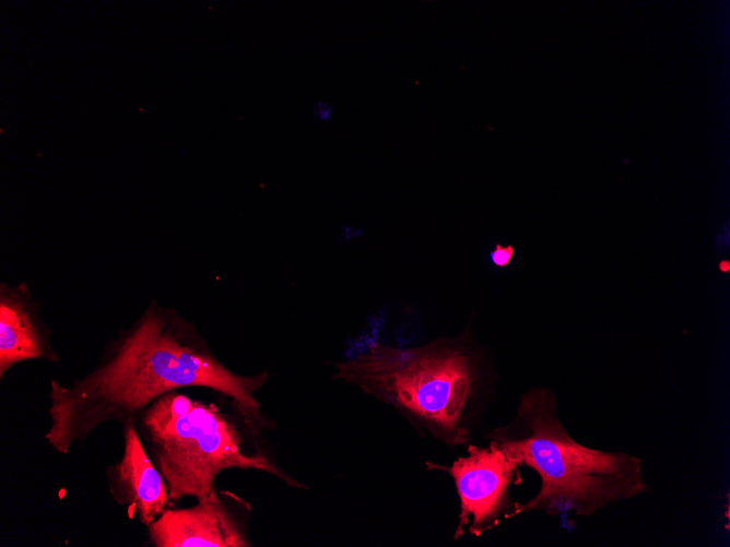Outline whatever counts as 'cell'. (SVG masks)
<instances>
[{"mask_svg": "<svg viewBox=\"0 0 730 547\" xmlns=\"http://www.w3.org/2000/svg\"><path fill=\"white\" fill-rule=\"evenodd\" d=\"M268 379V371L240 374L227 368L193 323L153 300L106 344L91 371L69 385L50 380L44 438L67 455L99 426L122 424L161 395L190 387L229 397L248 420L258 423L261 405L256 394Z\"/></svg>", "mask_w": 730, "mask_h": 547, "instance_id": "cell-1", "label": "cell"}, {"mask_svg": "<svg viewBox=\"0 0 730 547\" xmlns=\"http://www.w3.org/2000/svg\"><path fill=\"white\" fill-rule=\"evenodd\" d=\"M331 365L333 380L391 406L448 447L469 444L472 418L493 382L470 325L416 347L374 342Z\"/></svg>", "mask_w": 730, "mask_h": 547, "instance_id": "cell-2", "label": "cell"}, {"mask_svg": "<svg viewBox=\"0 0 730 547\" xmlns=\"http://www.w3.org/2000/svg\"><path fill=\"white\" fill-rule=\"evenodd\" d=\"M487 438L540 477V489L518 506L516 515L539 511L590 516L648 490L638 457L589 448L570 437L548 388L523 393L513 420L492 429Z\"/></svg>", "mask_w": 730, "mask_h": 547, "instance_id": "cell-3", "label": "cell"}, {"mask_svg": "<svg viewBox=\"0 0 730 547\" xmlns=\"http://www.w3.org/2000/svg\"><path fill=\"white\" fill-rule=\"evenodd\" d=\"M138 433L162 474L170 500L200 498L231 468L268 473L295 488L306 486L260 452H249L238 424L214 403L167 392L134 417Z\"/></svg>", "mask_w": 730, "mask_h": 547, "instance_id": "cell-4", "label": "cell"}, {"mask_svg": "<svg viewBox=\"0 0 730 547\" xmlns=\"http://www.w3.org/2000/svg\"><path fill=\"white\" fill-rule=\"evenodd\" d=\"M428 467L446 472L454 480L459 498L458 524L454 538L468 532L480 537L496 527L502 516H516V504L509 498L520 463L505 452L496 442L488 445H467V454L450 465L427 463Z\"/></svg>", "mask_w": 730, "mask_h": 547, "instance_id": "cell-5", "label": "cell"}, {"mask_svg": "<svg viewBox=\"0 0 730 547\" xmlns=\"http://www.w3.org/2000/svg\"><path fill=\"white\" fill-rule=\"evenodd\" d=\"M197 503L166 509L148 527L154 547H249L245 502L215 488Z\"/></svg>", "mask_w": 730, "mask_h": 547, "instance_id": "cell-6", "label": "cell"}, {"mask_svg": "<svg viewBox=\"0 0 730 547\" xmlns=\"http://www.w3.org/2000/svg\"><path fill=\"white\" fill-rule=\"evenodd\" d=\"M123 451L119 462L106 467L108 492L114 501L127 507L131 516L148 527L170 500L167 485L146 452L134 418L121 424Z\"/></svg>", "mask_w": 730, "mask_h": 547, "instance_id": "cell-7", "label": "cell"}, {"mask_svg": "<svg viewBox=\"0 0 730 547\" xmlns=\"http://www.w3.org/2000/svg\"><path fill=\"white\" fill-rule=\"evenodd\" d=\"M52 332L43 320L40 302L26 283L0 284V379L27 360L60 364L51 342Z\"/></svg>", "mask_w": 730, "mask_h": 547, "instance_id": "cell-8", "label": "cell"}, {"mask_svg": "<svg viewBox=\"0 0 730 547\" xmlns=\"http://www.w3.org/2000/svg\"><path fill=\"white\" fill-rule=\"evenodd\" d=\"M515 254V248L511 245L503 246L496 243L494 248L490 251L491 263L497 269H505L510 265Z\"/></svg>", "mask_w": 730, "mask_h": 547, "instance_id": "cell-9", "label": "cell"}, {"mask_svg": "<svg viewBox=\"0 0 730 547\" xmlns=\"http://www.w3.org/2000/svg\"><path fill=\"white\" fill-rule=\"evenodd\" d=\"M311 111L315 120L327 123L332 119L333 106L325 100H317L314 103Z\"/></svg>", "mask_w": 730, "mask_h": 547, "instance_id": "cell-10", "label": "cell"}, {"mask_svg": "<svg viewBox=\"0 0 730 547\" xmlns=\"http://www.w3.org/2000/svg\"><path fill=\"white\" fill-rule=\"evenodd\" d=\"M719 271L722 273H728L730 271V261L729 260H721L718 264Z\"/></svg>", "mask_w": 730, "mask_h": 547, "instance_id": "cell-11", "label": "cell"}]
</instances>
